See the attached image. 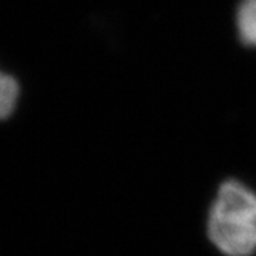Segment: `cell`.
<instances>
[{"instance_id": "cell-2", "label": "cell", "mask_w": 256, "mask_h": 256, "mask_svg": "<svg viewBox=\"0 0 256 256\" xmlns=\"http://www.w3.org/2000/svg\"><path fill=\"white\" fill-rule=\"evenodd\" d=\"M239 38L246 46L256 47V0H242L236 12Z\"/></svg>"}, {"instance_id": "cell-3", "label": "cell", "mask_w": 256, "mask_h": 256, "mask_svg": "<svg viewBox=\"0 0 256 256\" xmlns=\"http://www.w3.org/2000/svg\"><path fill=\"white\" fill-rule=\"evenodd\" d=\"M18 100V82L9 74L0 73V120L9 118Z\"/></svg>"}, {"instance_id": "cell-1", "label": "cell", "mask_w": 256, "mask_h": 256, "mask_svg": "<svg viewBox=\"0 0 256 256\" xmlns=\"http://www.w3.org/2000/svg\"><path fill=\"white\" fill-rule=\"evenodd\" d=\"M204 236L220 256H256V190L226 178L210 196L204 215Z\"/></svg>"}]
</instances>
